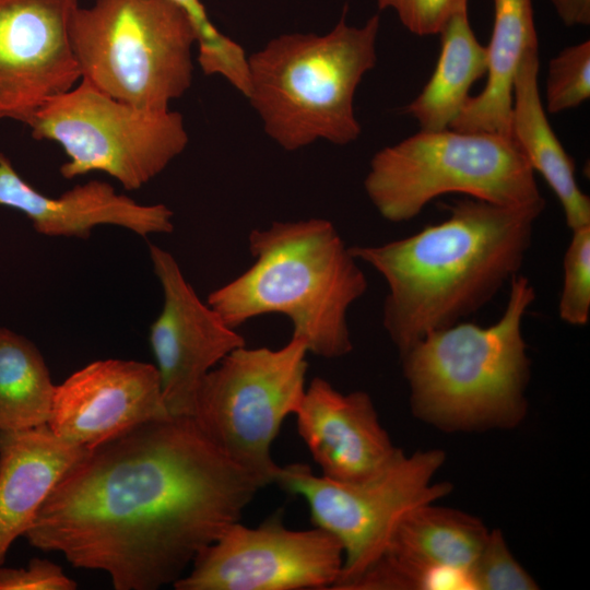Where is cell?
Segmentation results:
<instances>
[{"label":"cell","instance_id":"obj_1","mask_svg":"<svg viewBox=\"0 0 590 590\" xmlns=\"http://www.w3.org/2000/svg\"><path fill=\"white\" fill-rule=\"evenodd\" d=\"M266 486L191 416H168L87 449L24 536L107 573L116 590H156L174 586Z\"/></svg>","mask_w":590,"mask_h":590},{"label":"cell","instance_id":"obj_2","mask_svg":"<svg viewBox=\"0 0 590 590\" xmlns=\"http://www.w3.org/2000/svg\"><path fill=\"white\" fill-rule=\"evenodd\" d=\"M544 208L465 197L408 237L350 247L387 283L382 326L399 354L475 314L519 274Z\"/></svg>","mask_w":590,"mask_h":590},{"label":"cell","instance_id":"obj_3","mask_svg":"<svg viewBox=\"0 0 590 590\" xmlns=\"http://www.w3.org/2000/svg\"><path fill=\"white\" fill-rule=\"evenodd\" d=\"M248 247L253 263L208 297L223 321L236 329L258 316L283 315L309 353L347 355V312L368 282L334 225L320 217L273 222L251 231Z\"/></svg>","mask_w":590,"mask_h":590},{"label":"cell","instance_id":"obj_4","mask_svg":"<svg viewBox=\"0 0 590 590\" xmlns=\"http://www.w3.org/2000/svg\"><path fill=\"white\" fill-rule=\"evenodd\" d=\"M535 295L518 274L494 323L462 320L399 354L414 415L455 432L517 426L527 413L531 374L522 323Z\"/></svg>","mask_w":590,"mask_h":590},{"label":"cell","instance_id":"obj_5","mask_svg":"<svg viewBox=\"0 0 590 590\" xmlns=\"http://www.w3.org/2000/svg\"><path fill=\"white\" fill-rule=\"evenodd\" d=\"M379 15L359 27L345 11L324 35L284 34L248 57L247 98L267 134L286 151L323 139L346 145L361 134L354 95L375 68Z\"/></svg>","mask_w":590,"mask_h":590},{"label":"cell","instance_id":"obj_6","mask_svg":"<svg viewBox=\"0 0 590 590\" xmlns=\"http://www.w3.org/2000/svg\"><path fill=\"white\" fill-rule=\"evenodd\" d=\"M69 34L82 80L122 103L167 110L192 83L197 36L173 0H95Z\"/></svg>","mask_w":590,"mask_h":590},{"label":"cell","instance_id":"obj_7","mask_svg":"<svg viewBox=\"0 0 590 590\" xmlns=\"http://www.w3.org/2000/svg\"><path fill=\"white\" fill-rule=\"evenodd\" d=\"M364 189L380 216L392 223L415 219L447 193L502 205L544 200L533 169L510 135L451 128L420 130L378 151Z\"/></svg>","mask_w":590,"mask_h":590},{"label":"cell","instance_id":"obj_8","mask_svg":"<svg viewBox=\"0 0 590 590\" xmlns=\"http://www.w3.org/2000/svg\"><path fill=\"white\" fill-rule=\"evenodd\" d=\"M308 353L296 337L279 349L237 347L208 373L196 396L191 417L203 434L267 485L281 469L272 444L306 391Z\"/></svg>","mask_w":590,"mask_h":590},{"label":"cell","instance_id":"obj_9","mask_svg":"<svg viewBox=\"0 0 590 590\" xmlns=\"http://www.w3.org/2000/svg\"><path fill=\"white\" fill-rule=\"evenodd\" d=\"M27 126L32 137L59 143L67 179L103 172L135 190L161 174L187 146L182 116L117 101L83 81L47 101Z\"/></svg>","mask_w":590,"mask_h":590},{"label":"cell","instance_id":"obj_10","mask_svg":"<svg viewBox=\"0 0 590 590\" xmlns=\"http://www.w3.org/2000/svg\"><path fill=\"white\" fill-rule=\"evenodd\" d=\"M445 459L439 449L402 450L378 473L354 482L326 479L304 463L281 467L275 484L303 497L315 527L333 534L343 547V568L332 590H345L379 557L409 510L451 492L449 483L434 481Z\"/></svg>","mask_w":590,"mask_h":590},{"label":"cell","instance_id":"obj_11","mask_svg":"<svg viewBox=\"0 0 590 590\" xmlns=\"http://www.w3.org/2000/svg\"><path fill=\"white\" fill-rule=\"evenodd\" d=\"M344 563L340 541L314 527L293 530L280 511L257 527L229 526L193 560L176 590H332Z\"/></svg>","mask_w":590,"mask_h":590},{"label":"cell","instance_id":"obj_12","mask_svg":"<svg viewBox=\"0 0 590 590\" xmlns=\"http://www.w3.org/2000/svg\"><path fill=\"white\" fill-rule=\"evenodd\" d=\"M149 251L163 291L149 339L164 403L170 416H192L204 377L246 341L199 298L172 253L153 244Z\"/></svg>","mask_w":590,"mask_h":590},{"label":"cell","instance_id":"obj_13","mask_svg":"<svg viewBox=\"0 0 590 590\" xmlns=\"http://www.w3.org/2000/svg\"><path fill=\"white\" fill-rule=\"evenodd\" d=\"M78 0H0V119L27 125L81 78L69 26Z\"/></svg>","mask_w":590,"mask_h":590},{"label":"cell","instance_id":"obj_14","mask_svg":"<svg viewBox=\"0 0 590 590\" xmlns=\"http://www.w3.org/2000/svg\"><path fill=\"white\" fill-rule=\"evenodd\" d=\"M435 503L409 510L345 590L455 589L457 571L470 576L489 530L473 515Z\"/></svg>","mask_w":590,"mask_h":590},{"label":"cell","instance_id":"obj_15","mask_svg":"<svg viewBox=\"0 0 590 590\" xmlns=\"http://www.w3.org/2000/svg\"><path fill=\"white\" fill-rule=\"evenodd\" d=\"M168 416L155 365L110 358L90 363L56 386L47 425L62 440L90 449Z\"/></svg>","mask_w":590,"mask_h":590},{"label":"cell","instance_id":"obj_16","mask_svg":"<svg viewBox=\"0 0 590 590\" xmlns=\"http://www.w3.org/2000/svg\"><path fill=\"white\" fill-rule=\"evenodd\" d=\"M297 432L320 475L337 482L367 479L402 451L381 425L370 396L347 393L315 377L294 414Z\"/></svg>","mask_w":590,"mask_h":590},{"label":"cell","instance_id":"obj_17","mask_svg":"<svg viewBox=\"0 0 590 590\" xmlns=\"http://www.w3.org/2000/svg\"><path fill=\"white\" fill-rule=\"evenodd\" d=\"M0 204L24 213L35 231L55 237L87 238L99 225H115L140 236L169 234L173 211L165 204H141L105 181L76 185L58 197L38 192L0 153Z\"/></svg>","mask_w":590,"mask_h":590},{"label":"cell","instance_id":"obj_18","mask_svg":"<svg viewBox=\"0 0 590 590\" xmlns=\"http://www.w3.org/2000/svg\"><path fill=\"white\" fill-rule=\"evenodd\" d=\"M86 450L62 440L47 424L0 430V566L51 489Z\"/></svg>","mask_w":590,"mask_h":590},{"label":"cell","instance_id":"obj_19","mask_svg":"<svg viewBox=\"0 0 590 590\" xmlns=\"http://www.w3.org/2000/svg\"><path fill=\"white\" fill-rule=\"evenodd\" d=\"M539 51L533 47L520 61L512 88L510 137L533 172L558 199L570 231L590 225V199L580 189L574 160L554 133L539 90Z\"/></svg>","mask_w":590,"mask_h":590},{"label":"cell","instance_id":"obj_20","mask_svg":"<svg viewBox=\"0 0 590 590\" xmlns=\"http://www.w3.org/2000/svg\"><path fill=\"white\" fill-rule=\"evenodd\" d=\"M493 2V32L486 46V84L480 94L468 98L450 128L510 135L515 76L527 51L538 47V36L532 0Z\"/></svg>","mask_w":590,"mask_h":590},{"label":"cell","instance_id":"obj_21","mask_svg":"<svg viewBox=\"0 0 590 590\" xmlns=\"http://www.w3.org/2000/svg\"><path fill=\"white\" fill-rule=\"evenodd\" d=\"M440 52L429 80L405 107L421 130L450 128L473 84L486 75V47L477 40L468 16V7L455 12L441 27Z\"/></svg>","mask_w":590,"mask_h":590},{"label":"cell","instance_id":"obj_22","mask_svg":"<svg viewBox=\"0 0 590 590\" xmlns=\"http://www.w3.org/2000/svg\"><path fill=\"white\" fill-rule=\"evenodd\" d=\"M55 389L36 345L7 328H0V430L47 424Z\"/></svg>","mask_w":590,"mask_h":590},{"label":"cell","instance_id":"obj_23","mask_svg":"<svg viewBox=\"0 0 590 590\" xmlns=\"http://www.w3.org/2000/svg\"><path fill=\"white\" fill-rule=\"evenodd\" d=\"M173 1L187 13L194 28L198 62L203 73L222 75L246 96L249 87L248 57L244 48L212 24L201 0Z\"/></svg>","mask_w":590,"mask_h":590},{"label":"cell","instance_id":"obj_24","mask_svg":"<svg viewBox=\"0 0 590 590\" xmlns=\"http://www.w3.org/2000/svg\"><path fill=\"white\" fill-rule=\"evenodd\" d=\"M590 97V40L564 48L548 62L545 111L558 114Z\"/></svg>","mask_w":590,"mask_h":590},{"label":"cell","instance_id":"obj_25","mask_svg":"<svg viewBox=\"0 0 590 590\" xmlns=\"http://www.w3.org/2000/svg\"><path fill=\"white\" fill-rule=\"evenodd\" d=\"M563 269L559 318L567 324L585 327L590 320V225L571 231Z\"/></svg>","mask_w":590,"mask_h":590},{"label":"cell","instance_id":"obj_26","mask_svg":"<svg viewBox=\"0 0 590 590\" xmlns=\"http://www.w3.org/2000/svg\"><path fill=\"white\" fill-rule=\"evenodd\" d=\"M470 579L473 590H535L539 585L510 552L499 529L489 530Z\"/></svg>","mask_w":590,"mask_h":590},{"label":"cell","instance_id":"obj_27","mask_svg":"<svg viewBox=\"0 0 590 590\" xmlns=\"http://www.w3.org/2000/svg\"><path fill=\"white\" fill-rule=\"evenodd\" d=\"M380 10H393L403 26L418 36L436 35L468 0H377Z\"/></svg>","mask_w":590,"mask_h":590},{"label":"cell","instance_id":"obj_28","mask_svg":"<svg viewBox=\"0 0 590 590\" xmlns=\"http://www.w3.org/2000/svg\"><path fill=\"white\" fill-rule=\"evenodd\" d=\"M76 582L62 568L43 558H33L26 567L0 566V590H74Z\"/></svg>","mask_w":590,"mask_h":590},{"label":"cell","instance_id":"obj_29","mask_svg":"<svg viewBox=\"0 0 590 590\" xmlns=\"http://www.w3.org/2000/svg\"><path fill=\"white\" fill-rule=\"evenodd\" d=\"M550 1L566 26H586L590 24V0Z\"/></svg>","mask_w":590,"mask_h":590}]
</instances>
